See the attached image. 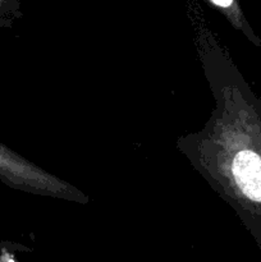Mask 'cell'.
I'll return each mask as SVG.
<instances>
[{"instance_id": "obj_1", "label": "cell", "mask_w": 261, "mask_h": 262, "mask_svg": "<svg viewBox=\"0 0 261 262\" xmlns=\"http://www.w3.org/2000/svg\"><path fill=\"white\" fill-rule=\"evenodd\" d=\"M233 174L241 191L252 201L261 202V158L252 151H242L233 160Z\"/></svg>"}, {"instance_id": "obj_2", "label": "cell", "mask_w": 261, "mask_h": 262, "mask_svg": "<svg viewBox=\"0 0 261 262\" xmlns=\"http://www.w3.org/2000/svg\"><path fill=\"white\" fill-rule=\"evenodd\" d=\"M9 262H14V261H9Z\"/></svg>"}]
</instances>
